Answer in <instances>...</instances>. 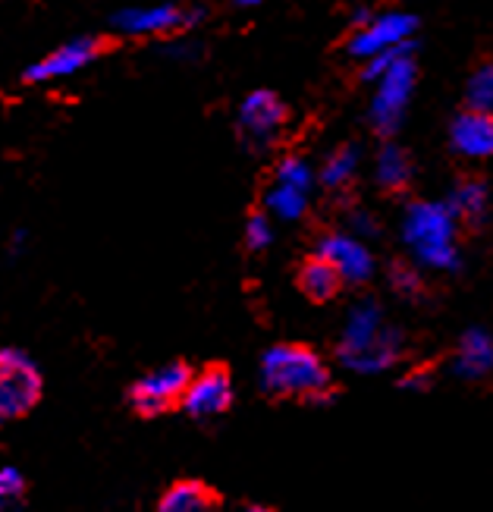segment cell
<instances>
[{"mask_svg": "<svg viewBox=\"0 0 493 512\" xmlns=\"http://www.w3.org/2000/svg\"><path fill=\"white\" fill-rule=\"evenodd\" d=\"M358 158H362V151L352 142H343L336 151H330V158L324 161L318 180L324 189L336 192V189H346L352 180H355V170H358Z\"/></svg>", "mask_w": 493, "mask_h": 512, "instance_id": "cell-19", "label": "cell"}, {"mask_svg": "<svg viewBox=\"0 0 493 512\" xmlns=\"http://www.w3.org/2000/svg\"><path fill=\"white\" fill-rule=\"evenodd\" d=\"M415 82H418V66H415V41H412L409 48L387 66L374 88L368 120L380 139L396 136V129L402 126V117H406V107L412 101Z\"/></svg>", "mask_w": 493, "mask_h": 512, "instance_id": "cell-4", "label": "cell"}, {"mask_svg": "<svg viewBox=\"0 0 493 512\" xmlns=\"http://www.w3.org/2000/svg\"><path fill=\"white\" fill-rule=\"evenodd\" d=\"M192 368L186 362H170L158 371H148L129 387L126 399L139 418H158L173 409H183V396L192 384Z\"/></svg>", "mask_w": 493, "mask_h": 512, "instance_id": "cell-5", "label": "cell"}, {"mask_svg": "<svg viewBox=\"0 0 493 512\" xmlns=\"http://www.w3.org/2000/svg\"><path fill=\"white\" fill-rule=\"evenodd\" d=\"M261 390L271 399L327 406L336 399L330 368L305 343H277L261 355Z\"/></svg>", "mask_w": 493, "mask_h": 512, "instance_id": "cell-1", "label": "cell"}, {"mask_svg": "<svg viewBox=\"0 0 493 512\" xmlns=\"http://www.w3.org/2000/svg\"><path fill=\"white\" fill-rule=\"evenodd\" d=\"M274 183H286V186H299L311 192V183H315V173L311 167L299 158V154H286V158L277 164L274 170Z\"/></svg>", "mask_w": 493, "mask_h": 512, "instance_id": "cell-22", "label": "cell"}, {"mask_svg": "<svg viewBox=\"0 0 493 512\" xmlns=\"http://www.w3.org/2000/svg\"><path fill=\"white\" fill-rule=\"evenodd\" d=\"M349 224H352V230L358 233V236H374V220L368 217V211H358V214H352V220H349Z\"/></svg>", "mask_w": 493, "mask_h": 512, "instance_id": "cell-26", "label": "cell"}, {"mask_svg": "<svg viewBox=\"0 0 493 512\" xmlns=\"http://www.w3.org/2000/svg\"><path fill=\"white\" fill-rule=\"evenodd\" d=\"M296 286H299V293L308 299V302H315V305H324V302H333L336 296L343 293V286L346 277L340 274V267H336L327 255H321L315 249V255H308L302 264H299V271H296Z\"/></svg>", "mask_w": 493, "mask_h": 512, "instance_id": "cell-14", "label": "cell"}, {"mask_svg": "<svg viewBox=\"0 0 493 512\" xmlns=\"http://www.w3.org/2000/svg\"><path fill=\"white\" fill-rule=\"evenodd\" d=\"M459 217L446 202H412L402 217V239L415 261L431 271H456L459 267Z\"/></svg>", "mask_w": 493, "mask_h": 512, "instance_id": "cell-3", "label": "cell"}, {"mask_svg": "<svg viewBox=\"0 0 493 512\" xmlns=\"http://www.w3.org/2000/svg\"><path fill=\"white\" fill-rule=\"evenodd\" d=\"M286 120H289L286 104L274 92H267V88H258V92L245 95L239 104V132L255 151H264L267 145H274Z\"/></svg>", "mask_w": 493, "mask_h": 512, "instance_id": "cell-10", "label": "cell"}, {"mask_svg": "<svg viewBox=\"0 0 493 512\" xmlns=\"http://www.w3.org/2000/svg\"><path fill=\"white\" fill-rule=\"evenodd\" d=\"M412 173H415V167H412L409 151L396 145L393 139H387L384 148L377 151V170H374L377 189L387 195H402L412 186Z\"/></svg>", "mask_w": 493, "mask_h": 512, "instance_id": "cell-17", "label": "cell"}, {"mask_svg": "<svg viewBox=\"0 0 493 512\" xmlns=\"http://www.w3.org/2000/svg\"><path fill=\"white\" fill-rule=\"evenodd\" d=\"M318 252L340 267L349 286H365L374 277V255L362 239H355V233H327L318 242Z\"/></svg>", "mask_w": 493, "mask_h": 512, "instance_id": "cell-13", "label": "cell"}, {"mask_svg": "<svg viewBox=\"0 0 493 512\" xmlns=\"http://www.w3.org/2000/svg\"><path fill=\"white\" fill-rule=\"evenodd\" d=\"M274 239V230H271V217H267V208H255L245 220V246L252 252H264L271 246Z\"/></svg>", "mask_w": 493, "mask_h": 512, "instance_id": "cell-23", "label": "cell"}, {"mask_svg": "<svg viewBox=\"0 0 493 512\" xmlns=\"http://www.w3.org/2000/svg\"><path fill=\"white\" fill-rule=\"evenodd\" d=\"M308 189L286 186V183H271L264 195V208L280 220H299L308 211Z\"/></svg>", "mask_w": 493, "mask_h": 512, "instance_id": "cell-20", "label": "cell"}, {"mask_svg": "<svg viewBox=\"0 0 493 512\" xmlns=\"http://www.w3.org/2000/svg\"><path fill=\"white\" fill-rule=\"evenodd\" d=\"M201 19V10L179 7V4H158V7H126L114 16V29L132 38H173L189 32Z\"/></svg>", "mask_w": 493, "mask_h": 512, "instance_id": "cell-9", "label": "cell"}, {"mask_svg": "<svg viewBox=\"0 0 493 512\" xmlns=\"http://www.w3.org/2000/svg\"><path fill=\"white\" fill-rule=\"evenodd\" d=\"M239 7H261V4H267V0H236Z\"/></svg>", "mask_w": 493, "mask_h": 512, "instance_id": "cell-27", "label": "cell"}, {"mask_svg": "<svg viewBox=\"0 0 493 512\" xmlns=\"http://www.w3.org/2000/svg\"><path fill=\"white\" fill-rule=\"evenodd\" d=\"M26 494H29V481L7 465V469L0 472V497H4V506H19L26 500Z\"/></svg>", "mask_w": 493, "mask_h": 512, "instance_id": "cell-25", "label": "cell"}, {"mask_svg": "<svg viewBox=\"0 0 493 512\" xmlns=\"http://www.w3.org/2000/svg\"><path fill=\"white\" fill-rule=\"evenodd\" d=\"M465 104L493 110V60H481L465 82Z\"/></svg>", "mask_w": 493, "mask_h": 512, "instance_id": "cell-21", "label": "cell"}, {"mask_svg": "<svg viewBox=\"0 0 493 512\" xmlns=\"http://www.w3.org/2000/svg\"><path fill=\"white\" fill-rule=\"evenodd\" d=\"M453 371L465 381H481L493 371V337L487 330H465L459 337V349L453 355Z\"/></svg>", "mask_w": 493, "mask_h": 512, "instance_id": "cell-16", "label": "cell"}, {"mask_svg": "<svg viewBox=\"0 0 493 512\" xmlns=\"http://www.w3.org/2000/svg\"><path fill=\"white\" fill-rule=\"evenodd\" d=\"M233 406V377L227 365H208L192 374V384L183 396V412L195 421L217 418Z\"/></svg>", "mask_w": 493, "mask_h": 512, "instance_id": "cell-11", "label": "cell"}, {"mask_svg": "<svg viewBox=\"0 0 493 512\" xmlns=\"http://www.w3.org/2000/svg\"><path fill=\"white\" fill-rule=\"evenodd\" d=\"M450 148L468 161L493 158V110L465 104L450 123Z\"/></svg>", "mask_w": 493, "mask_h": 512, "instance_id": "cell-12", "label": "cell"}, {"mask_svg": "<svg viewBox=\"0 0 493 512\" xmlns=\"http://www.w3.org/2000/svg\"><path fill=\"white\" fill-rule=\"evenodd\" d=\"M223 497L214 491L211 484L195 481V478H183L167 487V494L158 500L161 512H201V509H220Z\"/></svg>", "mask_w": 493, "mask_h": 512, "instance_id": "cell-18", "label": "cell"}, {"mask_svg": "<svg viewBox=\"0 0 493 512\" xmlns=\"http://www.w3.org/2000/svg\"><path fill=\"white\" fill-rule=\"evenodd\" d=\"M117 41L114 38H104V35H82L60 44L57 51L44 54L41 60H35L26 73H22V82L26 85H44V82H54V79H66L85 66H92L95 60H101L107 51H114Z\"/></svg>", "mask_w": 493, "mask_h": 512, "instance_id": "cell-7", "label": "cell"}, {"mask_svg": "<svg viewBox=\"0 0 493 512\" xmlns=\"http://www.w3.org/2000/svg\"><path fill=\"white\" fill-rule=\"evenodd\" d=\"M336 359L358 374L387 371L402 359V337L380 315V305L374 299L355 302L349 308V318L343 327Z\"/></svg>", "mask_w": 493, "mask_h": 512, "instance_id": "cell-2", "label": "cell"}, {"mask_svg": "<svg viewBox=\"0 0 493 512\" xmlns=\"http://www.w3.org/2000/svg\"><path fill=\"white\" fill-rule=\"evenodd\" d=\"M415 32H418V19L412 13H380V16L362 19V26L349 35L346 51L349 57L365 63L377 54L399 48V44L415 41Z\"/></svg>", "mask_w": 493, "mask_h": 512, "instance_id": "cell-8", "label": "cell"}, {"mask_svg": "<svg viewBox=\"0 0 493 512\" xmlns=\"http://www.w3.org/2000/svg\"><path fill=\"white\" fill-rule=\"evenodd\" d=\"M390 286L396 289L402 299H412V302L424 293V283H421L418 271H415V267H409V264H393L390 267Z\"/></svg>", "mask_w": 493, "mask_h": 512, "instance_id": "cell-24", "label": "cell"}, {"mask_svg": "<svg viewBox=\"0 0 493 512\" xmlns=\"http://www.w3.org/2000/svg\"><path fill=\"white\" fill-rule=\"evenodd\" d=\"M41 374L35 362L19 349L0 352V418H26L41 399Z\"/></svg>", "mask_w": 493, "mask_h": 512, "instance_id": "cell-6", "label": "cell"}, {"mask_svg": "<svg viewBox=\"0 0 493 512\" xmlns=\"http://www.w3.org/2000/svg\"><path fill=\"white\" fill-rule=\"evenodd\" d=\"M446 205L453 208L459 224H465L468 230H481L490 214V189L481 176H459L453 192L446 195Z\"/></svg>", "mask_w": 493, "mask_h": 512, "instance_id": "cell-15", "label": "cell"}]
</instances>
